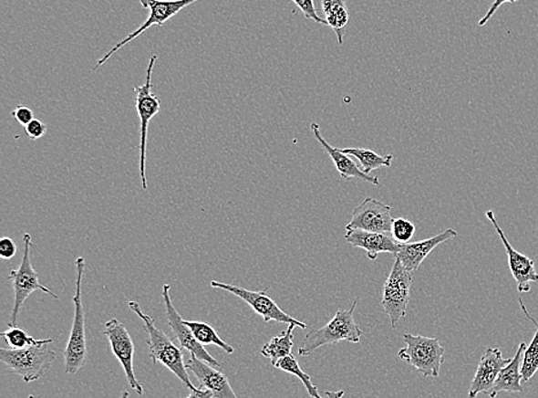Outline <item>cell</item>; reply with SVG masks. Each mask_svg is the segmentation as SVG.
Instances as JSON below:
<instances>
[{
    "mask_svg": "<svg viewBox=\"0 0 538 398\" xmlns=\"http://www.w3.org/2000/svg\"><path fill=\"white\" fill-rule=\"evenodd\" d=\"M129 308L144 322V330L149 335L148 344L153 364L157 365L158 362H161L163 366H166L181 380L184 387L193 391L195 387L191 382L188 373L189 370L186 369V364H184L181 349L178 348L166 333H163L161 330L155 326L152 318L142 312L140 303L131 300V302H129Z\"/></svg>",
    "mask_w": 538,
    "mask_h": 398,
    "instance_id": "1",
    "label": "cell"
},
{
    "mask_svg": "<svg viewBox=\"0 0 538 398\" xmlns=\"http://www.w3.org/2000/svg\"><path fill=\"white\" fill-rule=\"evenodd\" d=\"M52 342V339H44L31 347L0 348V361L10 369L11 373L20 375L25 382H37L56 361L57 352L51 347Z\"/></svg>",
    "mask_w": 538,
    "mask_h": 398,
    "instance_id": "2",
    "label": "cell"
},
{
    "mask_svg": "<svg viewBox=\"0 0 538 398\" xmlns=\"http://www.w3.org/2000/svg\"><path fill=\"white\" fill-rule=\"evenodd\" d=\"M358 298L355 299L348 309H337L336 316L322 329L310 330L305 335L304 342L299 348V355L302 357L310 356L319 348L324 346H337L342 340H348L351 343H359L363 331L356 324L354 312Z\"/></svg>",
    "mask_w": 538,
    "mask_h": 398,
    "instance_id": "3",
    "label": "cell"
},
{
    "mask_svg": "<svg viewBox=\"0 0 538 398\" xmlns=\"http://www.w3.org/2000/svg\"><path fill=\"white\" fill-rule=\"evenodd\" d=\"M77 293L73 298L74 320L71 327L68 343L64 352L65 372L67 374H77L83 369L88 360V346L86 334V315H84L82 300V283L84 271H86V260L78 257L77 262Z\"/></svg>",
    "mask_w": 538,
    "mask_h": 398,
    "instance_id": "4",
    "label": "cell"
},
{
    "mask_svg": "<svg viewBox=\"0 0 538 398\" xmlns=\"http://www.w3.org/2000/svg\"><path fill=\"white\" fill-rule=\"evenodd\" d=\"M406 347L399 349V360L409 362L425 378H438L444 362V348L437 338L406 333Z\"/></svg>",
    "mask_w": 538,
    "mask_h": 398,
    "instance_id": "5",
    "label": "cell"
},
{
    "mask_svg": "<svg viewBox=\"0 0 538 398\" xmlns=\"http://www.w3.org/2000/svg\"><path fill=\"white\" fill-rule=\"evenodd\" d=\"M158 56L150 57L148 70H146V81L142 86L133 87L136 92V110L140 120V172L142 190H148V178H146V150H148L149 125L150 120L159 114L161 110V101L152 92V74Z\"/></svg>",
    "mask_w": 538,
    "mask_h": 398,
    "instance_id": "6",
    "label": "cell"
},
{
    "mask_svg": "<svg viewBox=\"0 0 538 398\" xmlns=\"http://www.w3.org/2000/svg\"><path fill=\"white\" fill-rule=\"evenodd\" d=\"M31 236L26 233L24 236V255H22L19 269H13L8 276V280L12 281L13 289H15V305H13L8 327H16L19 319L22 307L29 296L35 291L41 290L43 293L50 295L53 298H59L57 295L39 282L38 273L35 271L30 259Z\"/></svg>",
    "mask_w": 538,
    "mask_h": 398,
    "instance_id": "7",
    "label": "cell"
},
{
    "mask_svg": "<svg viewBox=\"0 0 538 398\" xmlns=\"http://www.w3.org/2000/svg\"><path fill=\"white\" fill-rule=\"evenodd\" d=\"M412 274L398 259L395 258L393 267L385 282L381 302L393 329L407 315L411 296Z\"/></svg>",
    "mask_w": 538,
    "mask_h": 398,
    "instance_id": "8",
    "label": "cell"
},
{
    "mask_svg": "<svg viewBox=\"0 0 538 398\" xmlns=\"http://www.w3.org/2000/svg\"><path fill=\"white\" fill-rule=\"evenodd\" d=\"M197 2L198 0H140L142 7L146 8V10H150L148 19L142 22L140 26H138V29H136L135 32L129 34L123 41L118 43L113 48H110L109 52H107L106 55L98 61V64L93 70L101 68V66L104 65L115 52H118L119 48L126 47L127 44L132 42L133 39L140 37V35L144 34L146 30L152 28L154 26H163L166 22L171 20V17L178 15L181 10H184L185 7L192 5L193 3Z\"/></svg>",
    "mask_w": 538,
    "mask_h": 398,
    "instance_id": "9",
    "label": "cell"
},
{
    "mask_svg": "<svg viewBox=\"0 0 538 398\" xmlns=\"http://www.w3.org/2000/svg\"><path fill=\"white\" fill-rule=\"evenodd\" d=\"M211 285L212 288L228 291V293L243 299L244 303H247L249 307L254 309L257 315L264 318L265 322L277 321L282 322V324H295L297 327H300L301 330L306 329V324H305V322L287 315L286 312H284L283 309L278 307V304L266 294L268 289L264 291H252L242 288V287L229 285V283L220 281H212Z\"/></svg>",
    "mask_w": 538,
    "mask_h": 398,
    "instance_id": "10",
    "label": "cell"
},
{
    "mask_svg": "<svg viewBox=\"0 0 538 398\" xmlns=\"http://www.w3.org/2000/svg\"><path fill=\"white\" fill-rule=\"evenodd\" d=\"M104 335L109 340L110 349L114 356L122 365L124 373H126L129 386L135 391L138 395L142 396L144 388L136 378L135 370H133V355H135V344L132 342L130 334L127 327L121 324L117 318H113L106 322Z\"/></svg>",
    "mask_w": 538,
    "mask_h": 398,
    "instance_id": "11",
    "label": "cell"
},
{
    "mask_svg": "<svg viewBox=\"0 0 538 398\" xmlns=\"http://www.w3.org/2000/svg\"><path fill=\"white\" fill-rule=\"evenodd\" d=\"M171 285H164L162 288V298L164 300V307H166V316L169 326L172 330L173 335L181 344V349L188 351L191 355L199 358L200 361L208 362L209 365L220 369L221 362L213 358L209 353L202 343L195 339L192 331L188 326L184 324V319L178 313L175 305L172 304L171 298Z\"/></svg>",
    "mask_w": 538,
    "mask_h": 398,
    "instance_id": "12",
    "label": "cell"
},
{
    "mask_svg": "<svg viewBox=\"0 0 538 398\" xmlns=\"http://www.w3.org/2000/svg\"><path fill=\"white\" fill-rule=\"evenodd\" d=\"M393 220L389 205L378 199L367 197L361 204L355 207L350 223L346 225V229L347 231L361 229L367 232L390 234Z\"/></svg>",
    "mask_w": 538,
    "mask_h": 398,
    "instance_id": "13",
    "label": "cell"
},
{
    "mask_svg": "<svg viewBox=\"0 0 538 398\" xmlns=\"http://www.w3.org/2000/svg\"><path fill=\"white\" fill-rule=\"evenodd\" d=\"M486 216L489 221L495 227L498 236H500L502 242H503L506 255L509 259V268L511 274L517 282L518 290L520 293H528L532 289V282H538V273L535 268V262L528 256L522 254L518 250H515L505 236L503 229H502L500 224L496 219L495 214L492 210L486 212Z\"/></svg>",
    "mask_w": 538,
    "mask_h": 398,
    "instance_id": "14",
    "label": "cell"
},
{
    "mask_svg": "<svg viewBox=\"0 0 538 398\" xmlns=\"http://www.w3.org/2000/svg\"><path fill=\"white\" fill-rule=\"evenodd\" d=\"M511 358L503 357V353L498 348H488L480 360L477 372L474 374L471 384L469 398H477L479 393H489L496 382L498 374L504 369Z\"/></svg>",
    "mask_w": 538,
    "mask_h": 398,
    "instance_id": "15",
    "label": "cell"
},
{
    "mask_svg": "<svg viewBox=\"0 0 538 398\" xmlns=\"http://www.w3.org/2000/svg\"><path fill=\"white\" fill-rule=\"evenodd\" d=\"M186 369L197 377L200 388L207 389L212 393L213 398H238L231 387L228 377L216 367L191 355L186 362Z\"/></svg>",
    "mask_w": 538,
    "mask_h": 398,
    "instance_id": "16",
    "label": "cell"
},
{
    "mask_svg": "<svg viewBox=\"0 0 538 398\" xmlns=\"http://www.w3.org/2000/svg\"><path fill=\"white\" fill-rule=\"evenodd\" d=\"M457 236L458 233L455 229L448 228L438 236L426 238V240L406 243V245H401V249L395 258L398 259L408 271L415 273L422 262L429 257L430 252Z\"/></svg>",
    "mask_w": 538,
    "mask_h": 398,
    "instance_id": "17",
    "label": "cell"
},
{
    "mask_svg": "<svg viewBox=\"0 0 538 398\" xmlns=\"http://www.w3.org/2000/svg\"><path fill=\"white\" fill-rule=\"evenodd\" d=\"M345 238L351 246L366 250L367 258L370 260H376L378 256L384 254V252H389L395 257L401 249V245L395 241L389 234L386 233L354 229V231H347Z\"/></svg>",
    "mask_w": 538,
    "mask_h": 398,
    "instance_id": "18",
    "label": "cell"
},
{
    "mask_svg": "<svg viewBox=\"0 0 538 398\" xmlns=\"http://www.w3.org/2000/svg\"><path fill=\"white\" fill-rule=\"evenodd\" d=\"M311 131L314 132L315 139L317 140L319 143L322 144V147L326 150L328 156L332 159V162L335 163L342 179L346 181L356 179L373 185H379V179H378V176L367 174L366 172H364L362 168L350 158L349 154L342 152V150L339 148L331 147L322 136V132H320L317 123H311Z\"/></svg>",
    "mask_w": 538,
    "mask_h": 398,
    "instance_id": "19",
    "label": "cell"
},
{
    "mask_svg": "<svg viewBox=\"0 0 538 398\" xmlns=\"http://www.w3.org/2000/svg\"><path fill=\"white\" fill-rule=\"evenodd\" d=\"M527 344L522 342L519 344L517 352H515L512 361L508 365L502 369L500 374L496 379L495 384L491 389V392L488 393L489 397L496 398L498 393L502 392L505 393H522V365L523 352L526 351Z\"/></svg>",
    "mask_w": 538,
    "mask_h": 398,
    "instance_id": "20",
    "label": "cell"
},
{
    "mask_svg": "<svg viewBox=\"0 0 538 398\" xmlns=\"http://www.w3.org/2000/svg\"><path fill=\"white\" fill-rule=\"evenodd\" d=\"M322 8L327 26L336 34L340 46L344 43V34L349 22V11L346 0H322Z\"/></svg>",
    "mask_w": 538,
    "mask_h": 398,
    "instance_id": "21",
    "label": "cell"
},
{
    "mask_svg": "<svg viewBox=\"0 0 538 398\" xmlns=\"http://www.w3.org/2000/svg\"><path fill=\"white\" fill-rule=\"evenodd\" d=\"M295 327H297L295 324L288 325L286 330L282 331L279 335L274 336L262 348V355L270 358L273 365L278 361L283 360V358L292 355L293 347H295L293 330H295Z\"/></svg>",
    "mask_w": 538,
    "mask_h": 398,
    "instance_id": "22",
    "label": "cell"
},
{
    "mask_svg": "<svg viewBox=\"0 0 538 398\" xmlns=\"http://www.w3.org/2000/svg\"><path fill=\"white\" fill-rule=\"evenodd\" d=\"M184 324L189 327L195 336V339H197L199 343H202L203 347H219L223 349L226 353H230V355H233L234 352V349L231 347L229 343H226L224 340H222L221 336L216 333L215 330H213V327L206 324V322L184 320Z\"/></svg>",
    "mask_w": 538,
    "mask_h": 398,
    "instance_id": "23",
    "label": "cell"
},
{
    "mask_svg": "<svg viewBox=\"0 0 538 398\" xmlns=\"http://www.w3.org/2000/svg\"><path fill=\"white\" fill-rule=\"evenodd\" d=\"M341 150L342 152L349 154L350 157L357 158L359 163H361L362 170L367 174H370L377 168L390 167L391 161L394 159L393 154L380 156V154L372 152V150L364 148H347Z\"/></svg>",
    "mask_w": 538,
    "mask_h": 398,
    "instance_id": "24",
    "label": "cell"
},
{
    "mask_svg": "<svg viewBox=\"0 0 538 398\" xmlns=\"http://www.w3.org/2000/svg\"><path fill=\"white\" fill-rule=\"evenodd\" d=\"M275 369L282 370L284 372L290 373L292 375H295L296 378H299L302 383L305 384L306 392H308L309 396L313 398H322L319 395L317 386H315V383L311 382V378L309 374H306L302 371L299 361H296L295 355H290L287 357L283 358V360L278 361L274 364Z\"/></svg>",
    "mask_w": 538,
    "mask_h": 398,
    "instance_id": "25",
    "label": "cell"
},
{
    "mask_svg": "<svg viewBox=\"0 0 538 398\" xmlns=\"http://www.w3.org/2000/svg\"><path fill=\"white\" fill-rule=\"evenodd\" d=\"M536 324V322H535ZM538 371V324L531 344L523 352L522 374V382H528Z\"/></svg>",
    "mask_w": 538,
    "mask_h": 398,
    "instance_id": "26",
    "label": "cell"
},
{
    "mask_svg": "<svg viewBox=\"0 0 538 398\" xmlns=\"http://www.w3.org/2000/svg\"><path fill=\"white\" fill-rule=\"evenodd\" d=\"M2 338L6 340L8 346L11 349H22L26 347L35 346L39 343V340L35 339L34 336H30L19 327H8L6 331L2 333Z\"/></svg>",
    "mask_w": 538,
    "mask_h": 398,
    "instance_id": "27",
    "label": "cell"
},
{
    "mask_svg": "<svg viewBox=\"0 0 538 398\" xmlns=\"http://www.w3.org/2000/svg\"><path fill=\"white\" fill-rule=\"evenodd\" d=\"M416 233V225L410 220L406 218H397L393 220L390 228V236L399 245L410 243Z\"/></svg>",
    "mask_w": 538,
    "mask_h": 398,
    "instance_id": "28",
    "label": "cell"
},
{
    "mask_svg": "<svg viewBox=\"0 0 538 398\" xmlns=\"http://www.w3.org/2000/svg\"><path fill=\"white\" fill-rule=\"evenodd\" d=\"M292 2L300 8L302 13H304L305 19L313 20L319 25L327 26L326 20L322 19V17L317 15L314 0H292Z\"/></svg>",
    "mask_w": 538,
    "mask_h": 398,
    "instance_id": "29",
    "label": "cell"
},
{
    "mask_svg": "<svg viewBox=\"0 0 538 398\" xmlns=\"http://www.w3.org/2000/svg\"><path fill=\"white\" fill-rule=\"evenodd\" d=\"M25 131L30 140L36 141L47 134V127L46 123L38 120V119H34L33 121L25 127Z\"/></svg>",
    "mask_w": 538,
    "mask_h": 398,
    "instance_id": "30",
    "label": "cell"
},
{
    "mask_svg": "<svg viewBox=\"0 0 538 398\" xmlns=\"http://www.w3.org/2000/svg\"><path fill=\"white\" fill-rule=\"evenodd\" d=\"M12 116L17 122L20 123L21 126L24 127L28 125V123L33 121L35 119L34 110L26 105H17L16 109L12 112Z\"/></svg>",
    "mask_w": 538,
    "mask_h": 398,
    "instance_id": "31",
    "label": "cell"
},
{
    "mask_svg": "<svg viewBox=\"0 0 538 398\" xmlns=\"http://www.w3.org/2000/svg\"><path fill=\"white\" fill-rule=\"evenodd\" d=\"M17 247L16 242L11 237L4 236L0 238V258L4 260L16 257Z\"/></svg>",
    "mask_w": 538,
    "mask_h": 398,
    "instance_id": "32",
    "label": "cell"
},
{
    "mask_svg": "<svg viewBox=\"0 0 538 398\" xmlns=\"http://www.w3.org/2000/svg\"><path fill=\"white\" fill-rule=\"evenodd\" d=\"M517 2H519V0H495V2L491 4V6L489 7V10L486 13V15H484L482 19L479 21V26H486L489 20H491V17L495 16V13L498 11V8H500L502 5H504V4H515Z\"/></svg>",
    "mask_w": 538,
    "mask_h": 398,
    "instance_id": "33",
    "label": "cell"
},
{
    "mask_svg": "<svg viewBox=\"0 0 538 398\" xmlns=\"http://www.w3.org/2000/svg\"><path fill=\"white\" fill-rule=\"evenodd\" d=\"M186 398H213L212 393L207 389L195 387Z\"/></svg>",
    "mask_w": 538,
    "mask_h": 398,
    "instance_id": "34",
    "label": "cell"
},
{
    "mask_svg": "<svg viewBox=\"0 0 538 398\" xmlns=\"http://www.w3.org/2000/svg\"><path fill=\"white\" fill-rule=\"evenodd\" d=\"M326 395L328 398H342L345 395V392H326Z\"/></svg>",
    "mask_w": 538,
    "mask_h": 398,
    "instance_id": "35",
    "label": "cell"
},
{
    "mask_svg": "<svg viewBox=\"0 0 538 398\" xmlns=\"http://www.w3.org/2000/svg\"><path fill=\"white\" fill-rule=\"evenodd\" d=\"M129 396H130V393H129L128 392H123L122 396L119 398H129Z\"/></svg>",
    "mask_w": 538,
    "mask_h": 398,
    "instance_id": "36",
    "label": "cell"
},
{
    "mask_svg": "<svg viewBox=\"0 0 538 398\" xmlns=\"http://www.w3.org/2000/svg\"><path fill=\"white\" fill-rule=\"evenodd\" d=\"M26 398H41V397H36V396H34V395H29V396H28V397H26Z\"/></svg>",
    "mask_w": 538,
    "mask_h": 398,
    "instance_id": "37",
    "label": "cell"
}]
</instances>
